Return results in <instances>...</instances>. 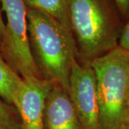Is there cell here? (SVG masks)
<instances>
[{"label":"cell","mask_w":129,"mask_h":129,"mask_svg":"<svg viewBox=\"0 0 129 129\" xmlns=\"http://www.w3.org/2000/svg\"><path fill=\"white\" fill-rule=\"evenodd\" d=\"M70 31L80 64L93 60L118 46L125 24L114 0H68Z\"/></svg>","instance_id":"obj_1"},{"label":"cell","mask_w":129,"mask_h":129,"mask_svg":"<svg viewBox=\"0 0 129 129\" xmlns=\"http://www.w3.org/2000/svg\"><path fill=\"white\" fill-rule=\"evenodd\" d=\"M27 21L30 52L42 78L68 91L75 59L71 32L50 16L36 10L27 9Z\"/></svg>","instance_id":"obj_2"},{"label":"cell","mask_w":129,"mask_h":129,"mask_svg":"<svg viewBox=\"0 0 129 129\" xmlns=\"http://www.w3.org/2000/svg\"><path fill=\"white\" fill-rule=\"evenodd\" d=\"M101 129L129 124V53L120 46L91 62Z\"/></svg>","instance_id":"obj_3"},{"label":"cell","mask_w":129,"mask_h":129,"mask_svg":"<svg viewBox=\"0 0 129 129\" xmlns=\"http://www.w3.org/2000/svg\"><path fill=\"white\" fill-rule=\"evenodd\" d=\"M7 17L0 42V52L9 67L22 78H42L29 46L27 7L22 0H0Z\"/></svg>","instance_id":"obj_4"},{"label":"cell","mask_w":129,"mask_h":129,"mask_svg":"<svg viewBox=\"0 0 129 129\" xmlns=\"http://www.w3.org/2000/svg\"><path fill=\"white\" fill-rule=\"evenodd\" d=\"M68 92L81 129H101L95 76L90 64L73 60Z\"/></svg>","instance_id":"obj_5"},{"label":"cell","mask_w":129,"mask_h":129,"mask_svg":"<svg viewBox=\"0 0 129 129\" xmlns=\"http://www.w3.org/2000/svg\"><path fill=\"white\" fill-rule=\"evenodd\" d=\"M53 85V83L40 78H22L13 102V106L19 115L22 129H44L45 101Z\"/></svg>","instance_id":"obj_6"},{"label":"cell","mask_w":129,"mask_h":129,"mask_svg":"<svg viewBox=\"0 0 129 129\" xmlns=\"http://www.w3.org/2000/svg\"><path fill=\"white\" fill-rule=\"evenodd\" d=\"M44 129H81L68 91L54 84L47 96L43 117Z\"/></svg>","instance_id":"obj_7"},{"label":"cell","mask_w":129,"mask_h":129,"mask_svg":"<svg viewBox=\"0 0 129 129\" xmlns=\"http://www.w3.org/2000/svg\"><path fill=\"white\" fill-rule=\"evenodd\" d=\"M27 9L36 10L56 19L70 31L68 0H22Z\"/></svg>","instance_id":"obj_8"},{"label":"cell","mask_w":129,"mask_h":129,"mask_svg":"<svg viewBox=\"0 0 129 129\" xmlns=\"http://www.w3.org/2000/svg\"><path fill=\"white\" fill-rule=\"evenodd\" d=\"M22 82V78L9 67L0 52V98L13 106L14 98Z\"/></svg>","instance_id":"obj_9"},{"label":"cell","mask_w":129,"mask_h":129,"mask_svg":"<svg viewBox=\"0 0 129 129\" xmlns=\"http://www.w3.org/2000/svg\"><path fill=\"white\" fill-rule=\"evenodd\" d=\"M0 128L22 129L19 115L14 106L0 98Z\"/></svg>","instance_id":"obj_10"},{"label":"cell","mask_w":129,"mask_h":129,"mask_svg":"<svg viewBox=\"0 0 129 129\" xmlns=\"http://www.w3.org/2000/svg\"><path fill=\"white\" fill-rule=\"evenodd\" d=\"M123 23L129 20V0H114Z\"/></svg>","instance_id":"obj_11"},{"label":"cell","mask_w":129,"mask_h":129,"mask_svg":"<svg viewBox=\"0 0 129 129\" xmlns=\"http://www.w3.org/2000/svg\"><path fill=\"white\" fill-rule=\"evenodd\" d=\"M118 46L129 53V20L125 24L122 30Z\"/></svg>","instance_id":"obj_12"},{"label":"cell","mask_w":129,"mask_h":129,"mask_svg":"<svg viewBox=\"0 0 129 129\" xmlns=\"http://www.w3.org/2000/svg\"><path fill=\"white\" fill-rule=\"evenodd\" d=\"M5 24L4 23L3 19H2V9L0 7V42L2 40V38L3 36V34L5 32Z\"/></svg>","instance_id":"obj_13"},{"label":"cell","mask_w":129,"mask_h":129,"mask_svg":"<svg viewBox=\"0 0 129 129\" xmlns=\"http://www.w3.org/2000/svg\"><path fill=\"white\" fill-rule=\"evenodd\" d=\"M118 129H129V124H126L123 125V126H122V127H120V128Z\"/></svg>","instance_id":"obj_14"},{"label":"cell","mask_w":129,"mask_h":129,"mask_svg":"<svg viewBox=\"0 0 129 129\" xmlns=\"http://www.w3.org/2000/svg\"><path fill=\"white\" fill-rule=\"evenodd\" d=\"M0 129H2V128H0Z\"/></svg>","instance_id":"obj_15"}]
</instances>
